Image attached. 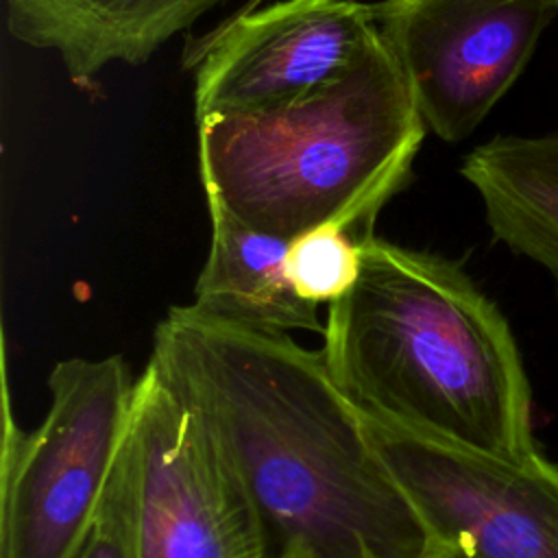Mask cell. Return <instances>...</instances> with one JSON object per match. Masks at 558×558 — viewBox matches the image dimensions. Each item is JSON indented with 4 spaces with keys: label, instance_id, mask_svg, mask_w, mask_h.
I'll return each mask as SVG.
<instances>
[{
    "label": "cell",
    "instance_id": "obj_1",
    "mask_svg": "<svg viewBox=\"0 0 558 558\" xmlns=\"http://www.w3.org/2000/svg\"><path fill=\"white\" fill-rule=\"evenodd\" d=\"M148 364L209 427L255 512L266 558H434L445 547L323 351L172 305Z\"/></svg>",
    "mask_w": 558,
    "mask_h": 558
},
{
    "label": "cell",
    "instance_id": "obj_11",
    "mask_svg": "<svg viewBox=\"0 0 558 558\" xmlns=\"http://www.w3.org/2000/svg\"><path fill=\"white\" fill-rule=\"evenodd\" d=\"M460 174L493 238L543 266L558 290V133L497 135L464 155Z\"/></svg>",
    "mask_w": 558,
    "mask_h": 558
},
{
    "label": "cell",
    "instance_id": "obj_14",
    "mask_svg": "<svg viewBox=\"0 0 558 558\" xmlns=\"http://www.w3.org/2000/svg\"><path fill=\"white\" fill-rule=\"evenodd\" d=\"M434 558H473V556H471V554H466L464 549H460L458 545H449V543H445V547H442Z\"/></svg>",
    "mask_w": 558,
    "mask_h": 558
},
{
    "label": "cell",
    "instance_id": "obj_3",
    "mask_svg": "<svg viewBox=\"0 0 558 558\" xmlns=\"http://www.w3.org/2000/svg\"><path fill=\"white\" fill-rule=\"evenodd\" d=\"M196 126L207 205L283 240L320 225L371 235L379 209L408 183L427 131L379 33L327 87Z\"/></svg>",
    "mask_w": 558,
    "mask_h": 558
},
{
    "label": "cell",
    "instance_id": "obj_9",
    "mask_svg": "<svg viewBox=\"0 0 558 558\" xmlns=\"http://www.w3.org/2000/svg\"><path fill=\"white\" fill-rule=\"evenodd\" d=\"M229 0H4L13 39L59 54L81 89L111 63L142 65Z\"/></svg>",
    "mask_w": 558,
    "mask_h": 558
},
{
    "label": "cell",
    "instance_id": "obj_6",
    "mask_svg": "<svg viewBox=\"0 0 558 558\" xmlns=\"http://www.w3.org/2000/svg\"><path fill=\"white\" fill-rule=\"evenodd\" d=\"M371 7L425 126L447 144L482 124L558 15V0H379Z\"/></svg>",
    "mask_w": 558,
    "mask_h": 558
},
{
    "label": "cell",
    "instance_id": "obj_4",
    "mask_svg": "<svg viewBox=\"0 0 558 558\" xmlns=\"http://www.w3.org/2000/svg\"><path fill=\"white\" fill-rule=\"evenodd\" d=\"M135 381L120 355L68 357L31 432L4 405L0 558H76L94 530L131 418Z\"/></svg>",
    "mask_w": 558,
    "mask_h": 558
},
{
    "label": "cell",
    "instance_id": "obj_7",
    "mask_svg": "<svg viewBox=\"0 0 558 558\" xmlns=\"http://www.w3.org/2000/svg\"><path fill=\"white\" fill-rule=\"evenodd\" d=\"M364 421L436 538L473 558H558V466L538 451L504 460L368 414Z\"/></svg>",
    "mask_w": 558,
    "mask_h": 558
},
{
    "label": "cell",
    "instance_id": "obj_2",
    "mask_svg": "<svg viewBox=\"0 0 558 558\" xmlns=\"http://www.w3.org/2000/svg\"><path fill=\"white\" fill-rule=\"evenodd\" d=\"M327 307L323 357L368 416L486 456L536 451L532 392L499 307L451 259L375 233Z\"/></svg>",
    "mask_w": 558,
    "mask_h": 558
},
{
    "label": "cell",
    "instance_id": "obj_13",
    "mask_svg": "<svg viewBox=\"0 0 558 558\" xmlns=\"http://www.w3.org/2000/svg\"><path fill=\"white\" fill-rule=\"evenodd\" d=\"M76 558H133L126 541L124 523L109 495V486H107L98 519L94 523V530L87 536Z\"/></svg>",
    "mask_w": 558,
    "mask_h": 558
},
{
    "label": "cell",
    "instance_id": "obj_12",
    "mask_svg": "<svg viewBox=\"0 0 558 558\" xmlns=\"http://www.w3.org/2000/svg\"><path fill=\"white\" fill-rule=\"evenodd\" d=\"M360 238L340 225H320L290 240L286 272L296 294L310 303L342 296L360 272Z\"/></svg>",
    "mask_w": 558,
    "mask_h": 558
},
{
    "label": "cell",
    "instance_id": "obj_8",
    "mask_svg": "<svg viewBox=\"0 0 558 558\" xmlns=\"http://www.w3.org/2000/svg\"><path fill=\"white\" fill-rule=\"evenodd\" d=\"M362 0H275L238 11L185 50L196 122L286 107L340 78L375 37Z\"/></svg>",
    "mask_w": 558,
    "mask_h": 558
},
{
    "label": "cell",
    "instance_id": "obj_10",
    "mask_svg": "<svg viewBox=\"0 0 558 558\" xmlns=\"http://www.w3.org/2000/svg\"><path fill=\"white\" fill-rule=\"evenodd\" d=\"M211 240L194 286L201 314L262 331H325L318 305L301 299L286 272L290 240L255 231L207 205Z\"/></svg>",
    "mask_w": 558,
    "mask_h": 558
},
{
    "label": "cell",
    "instance_id": "obj_5",
    "mask_svg": "<svg viewBox=\"0 0 558 558\" xmlns=\"http://www.w3.org/2000/svg\"><path fill=\"white\" fill-rule=\"evenodd\" d=\"M109 495L133 558H266L222 449L150 364L135 381Z\"/></svg>",
    "mask_w": 558,
    "mask_h": 558
}]
</instances>
